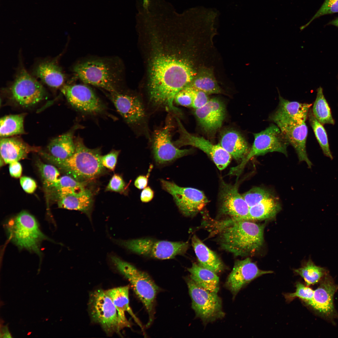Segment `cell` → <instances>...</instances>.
Returning <instances> with one entry per match:
<instances>
[{
  "label": "cell",
  "instance_id": "1",
  "mask_svg": "<svg viewBox=\"0 0 338 338\" xmlns=\"http://www.w3.org/2000/svg\"><path fill=\"white\" fill-rule=\"evenodd\" d=\"M187 61L171 56L155 57L151 67L148 103L155 111L164 110L175 116L182 114L174 105L176 95L188 85L196 74Z\"/></svg>",
  "mask_w": 338,
  "mask_h": 338
},
{
  "label": "cell",
  "instance_id": "2",
  "mask_svg": "<svg viewBox=\"0 0 338 338\" xmlns=\"http://www.w3.org/2000/svg\"><path fill=\"white\" fill-rule=\"evenodd\" d=\"M74 142L75 152L67 159H58L46 153L42 152V155L66 175L79 182L86 183L97 177L105 171L101 161L100 150V148L87 147L79 137L77 138Z\"/></svg>",
  "mask_w": 338,
  "mask_h": 338
},
{
  "label": "cell",
  "instance_id": "3",
  "mask_svg": "<svg viewBox=\"0 0 338 338\" xmlns=\"http://www.w3.org/2000/svg\"><path fill=\"white\" fill-rule=\"evenodd\" d=\"M264 227L249 220L234 222L218 232L219 243L223 249L234 255L245 256L263 245Z\"/></svg>",
  "mask_w": 338,
  "mask_h": 338
},
{
  "label": "cell",
  "instance_id": "4",
  "mask_svg": "<svg viewBox=\"0 0 338 338\" xmlns=\"http://www.w3.org/2000/svg\"><path fill=\"white\" fill-rule=\"evenodd\" d=\"M76 76L85 84L116 92L121 80L120 63L115 58H95L80 61L74 66Z\"/></svg>",
  "mask_w": 338,
  "mask_h": 338
},
{
  "label": "cell",
  "instance_id": "5",
  "mask_svg": "<svg viewBox=\"0 0 338 338\" xmlns=\"http://www.w3.org/2000/svg\"><path fill=\"white\" fill-rule=\"evenodd\" d=\"M108 262L116 270L129 281L135 293L145 306L149 315L147 326L154 318V306L159 288L150 276L115 253L107 256Z\"/></svg>",
  "mask_w": 338,
  "mask_h": 338
},
{
  "label": "cell",
  "instance_id": "6",
  "mask_svg": "<svg viewBox=\"0 0 338 338\" xmlns=\"http://www.w3.org/2000/svg\"><path fill=\"white\" fill-rule=\"evenodd\" d=\"M111 239L116 244L132 253L162 260L184 255L189 247L188 242H172L149 238L127 240Z\"/></svg>",
  "mask_w": 338,
  "mask_h": 338
},
{
  "label": "cell",
  "instance_id": "7",
  "mask_svg": "<svg viewBox=\"0 0 338 338\" xmlns=\"http://www.w3.org/2000/svg\"><path fill=\"white\" fill-rule=\"evenodd\" d=\"M7 230L9 238L19 248L39 255L40 243L48 239L40 230L35 218L25 211L9 220Z\"/></svg>",
  "mask_w": 338,
  "mask_h": 338
},
{
  "label": "cell",
  "instance_id": "8",
  "mask_svg": "<svg viewBox=\"0 0 338 338\" xmlns=\"http://www.w3.org/2000/svg\"><path fill=\"white\" fill-rule=\"evenodd\" d=\"M253 136L254 141L248 155L239 164L231 168L229 174L239 176L249 160L255 156L273 152L287 156V149L289 143L276 125L271 124L265 130L254 133Z\"/></svg>",
  "mask_w": 338,
  "mask_h": 338
},
{
  "label": "cell",
  "instance_id": "9",
  "mask_svg": "<svg viewBox=\"0 0 338 338\" xmlns=\"http://www.w3.org/2000/svg\"><path fill=\"white\" fill-rule=\"evenodd\" d=\"M186 280L192 300V308L196 316L204 324L212 322L224 316L222 301L217 293L199 286L190 277Z\"/></svg>",
  "mask_w": 338,
  "mask_h": 338
},
{
  "label": "cell",
  "instance_id": "10",
  "mask_svg": "<svg viewBox=\"0 0 338 338\" xmlns=\"http://www.w3.org/2000/svg\"><path fill=\"white\" fill-rule=\"evenodd\" d=\"M88 306L92 321L100 325L108 335L120 333L117 310L105 290L98 289L90 293Z\"/></svg>",
  "mask_w": 338,
  "mask_h": 338
},
{
  "label": "cell",
  "instance_id": "11",
  "mask_svg": "<svg viewBox=\"0 0 338 338\" xmlns=\"http://www.w3.org/2000/svg\"><path fill=\"white\" fill-rule=\"evenodd\" d=\"M269 118L279 127L289 144L294 148L299 161L305 162L308 167L311 168L313 164L308 156L306 150L308 132L306 120L294 119L276 111Z\"/></svg>",
  "mask_w": 338,
  "mask_h": 338
},
{
  "label": "cell",
  "instance_id": "12",
  "mask_svg": "<svg viewBox=\"0 0 338 338\" xmlns=\"http://www.w3.org/2000/svg\"><path fill=\"white\" fill-rule=\"evenodd\" d=\"M160 182L163 189L172 196L179 210L186 217L195 216L208 202L204 193L198 189L180 187L173 182L163 179Z\"/></svg>",
  "mask_w": 338,
  "mask_h": 338
},
{
  "label": "cell",
  "instance_id": "13",
  "mask_svg": "<svg viewBox=\"0 0 338 338\" xmlns=\"http://www.w3.org/2000/svg\"><path fill=\"white\" fill-rule=\"evenodd\" d=\"M110 93V99L125 121L138 130L147 131V115L143 100L136 95L119 90Z\"/></svg>",
  "mask_w": 338,
  "mask_h": 338
},
{
  "label": "cell",
  "instance_id": "14",
  "mask_svg": "<svg viewBox=\"0 0 338 338\" xmlns=\"http://www.w3.org/2000/svg\"><path fill=\"white\" fill-rule=\"evenodd\" d=\"M172 119L168 118L165 125L155 130L151 138V148L156 163L162 165L190 154L191 149H180L172 141L173 128Z\"/></svg>",
  "mask_w": 338,
  "mask_h": 338
},
{
  "label": "cell",
  "instance_id": "15",
  "mask_svg": "<svg viewBox=\"0 0 338 338\" xmlns=\"http://www.w3.org/2000/svg\"><path fill=\"white\" fill-rule=\"evenodd\" d=\"M179 134V138L173 143L177 147L190 145L197 147L207 154L220 170L226 168L229 164L231 156L220 144H214L201 136L189 132L185 128L180 119L175 116Z\"/></svg>",
  "mask_w": 338,
  "mask_h": 338
},
{
  "label": "cell",
  "instance_id": "16",
  "mask_svg": "<svg viewBox=\"0 0 338 338\" xmlns=\"http://www.w3.org/2000/svg\"><path fill=\"white\" fill-rule=\"evenodd\" d=\"M11 91L13 100L20 105L26 107L40 101L46 94L41 84L25 69H22L17 75Z\"/></svg>",
  "mask_w": 338,
  "mask_h": 338
},
{
  "label": "cell",
  "instance_id": "17",
  "mask_svg": "<svg viewBox=\"0 0 338 338\" xmlns=\"http://www.w3.org/2000/svg\"><path fill=\"white\" fill-rule=\"evenodd\" d=\"M219 212L234 222L248 220L249 207L238 191V185L222 182L219 193Z\"/></svg>",
  "mask_w": 338,
  "mask_h": 338
},
{
  "label": "cell",
  "instance_id": "18",
  "mask_svg": "<svg viewBox=\"0 0 338 338\" xmlns=\"http://www.w3.org/2000/svg\"><path fill=\"white\" fill-rule=\"evenodd\" d=\"M61 91L74 108L90 114L102 113L105 106L99 98L90 87L84 84L65 85Z\"/></svg>",
  "mask_w": 338,
  "mask_h": 338
},
{
  "label": "cell",
  "instance_id": "19",
  "mask_svg": "<svg viewBox=\"0 0 338 338\" xmlns=\"http://www.w3.org/2000/svg\"><path fill=\"white\" fill-rule=\"evenodd\" d=\"M271 271L260 269L249 258L236 261L226 282L225 285L234 298L246 285L263 275L272 273Z\"/></svg>",
  "mask_w": 338,
  "mask_h": 338
},
{
  "label": "cell",
  "instance_id": "20",
  "mask_svg": "<svg viewBox=\"0 0 338 338\" xmlns=\"http://www.w3.org/2000/svg\"><path fill=\"white\" fill-rule=\"evenodd\" d=\"M194 114L204 132L213 136L222 126L225 115V106L219 99L212 98L203 106L194 109Z\"/></svg>",
  "mask_w": 338,
  "mask_h": 338
},
{
  "label": "cell",
  "instance_id": "21",
  "mask_svg": "<svg viewBox=\"0 0 338 338\" xmlns=\"http://www.w3.org/2000/svg\"><path fill=\"white\" fill-rule=\"evenodd\" d=\"M338 289V286L327 274L314 290L313 299L308 305L323 316H332L335 312L333 296Z\"/></svg>",
  "mask_w": 338,
  "mask_h": 338
},
{
  "label": "cell",
  "instance_id": "22",
  "mask_svg": "<svg viewBox=\"0 0 338 338\" xmlns=\"http://www.w3.org/2000/svg\"><path fill=\"white\" fill-rule=\"evenodd\" d=\"M57 199L59 207L80 211L87 216L92 223L93 200L90 190L85 188L61 194Z\"/></svg>",
  "mask_w": 338,
  "mask_h": 338
},
{
  "label": "cell",
  "instance_id": "23",
  "mask_svg": "<svg viewBox=\"0 0 338 338\" xmlns=\"http://www.w3.org/2000/svg\"><path fill=\"white\" fill-rule=\"evenodd\" d=\"M128 285L120 286L105 290L106 294L110 298L117 310L119 329L120 331L125 327H130L131 324L125 317L126 312L133 318L142 328V325L133 313L129 305Z\"/></svg>",
  "mask_w": 338,
  "mask_h": 338
},
{
  "label": "cell",
  "instance_id": "24",
  "mask_svg": "<svg viewBox=\"0 0 338 338\" xmlns=\"http://www.w3.org/2000/svg\"><path fill=\"white\" fill-rule=\"evenodd\" d=\"M219 144L236 160L240 162L248 155L250 148L244 137L239 131L229 129L221 133Z\"/></svg>",
  "mask_w": 338,
  "mask_h": 338
},
{
  "label": "cell",
  "instance_id": "25",
  "mask_svg": "<svg viewBox=\"0 0 338 338\" xmlns=\"http://www.w3.org/2000/svg\"><path fill=\"white\" fill-rule=\"evenodd\" d=\"M35 148L18 138H1L0 140L1 158L6 164L25 158Z\"/></svg>",
  "mask_w": 338,
  "mask_h": 338
},
{
  "label": "cell",
  "instance_id": "26",
  "mask_svg": "<svg viewBox=\"0 0 338 338\" xmlns=\"http://www.w3.org/2000/svg\"><path fill=\"white\" fill-rule=\"evenodd\" d=\"M192 244L200 266L217 274L223 270L224 265L218 255L196 235L192 238Z\"/></svg>",
  "mask_w": 338,
  "mask_h": 338
},
{
  "label": "cell",
  "instance_id": "27",
  "mask_svg": "<svg viewBox=\"0 0 338 338\" xmlns=\"http://www.w3.org/2000/svg\"><path fill=\"white\" fill-rule=\"evenodd\" d=\"M74 131L59 136L52 140L47 148L49 155L59 160H65L74 153L75 145L73 139Z\"/></svg>",
  "mask_w": 338,
  "mask_h": 338
},
{
  "label": "cell",
  "instance_id": "28",
  "mask_svg": "<svg viewBox=\"0 0 338 338\" xmlns=\"http://www.w3.org/2000/svg\"><path fill=\"white\" fill-rule=\"evenodd\" d=\"M190 278L198 285L211 292L218 293L219 290V278L215 273L193 263L187 269Z\"/></svg>",
  "mask_w": 338,
  "mask_h": 338
},
{
  "label": "cell",
  "instance_id": "29",
  "mask_svg": "<svg viewBox=\"0 0 338 338\" xmlns=\"http://www.w3.org/2000/svg\"><path fill=\"white\" fill-rule=\"evenodd\" d=\"M36 75L49 87L58 88L63 86L65 76L61 68L53 61L43 62L36 67Z\"/></svg>",
  "mask_w": 338,
  "mask_h": 338
},
{
  "label": "cell",
  "instance_id": "30",
  "mask_svg": "<svg viewBox=\"0 0 338 338\" xmlns=\"http://www.w3.org/2000/svg\"><path fill=\"white\" fill-rule=\"evenodd\" d=\"M187 86L202 91L207 95L222 92L212 71L206 68L200 69Z\"/></svg>",
  "mask_w": 338,
  "mask_h": 338
},
{
  "label": "cell",
  "instance_id": "31",
  "mask_svg": "<svg viewBox=\"0 0 338 338\" xmlns=\"http://www.w3.org/2000/svg\"><path fill=\"white\" fill-rule=\"evenodd\" d=\"M280 208L279 203L273 196L249 207L248 220H263L273 218Z\"/></svg>",
  "mask_w": 338,
  "mask_h": 338
},
{
  "label": "cell",
  "instance_id": "32",
  "mask_svg": "<svg viewBox=\"0 0 338 338\" xmlns=\"http://www.w3.org/2000/svg\"><path fill=\"white\" fill-rule=\"evenodd\" d=\"M279 102L276 111L292 118L306 120L311 104L287 100L279 95Z\"/></svg>",
  "mask_w": 338,
  "mask_h": 338
},
{
  "label": "cell",
  "instance_id": "33",
  "mask_svg": "<svg viewBox=\"0 0 338 338\" xmlns=\"http://www.w3.org/2000/svg\"><path fill=\"white\" fill-rule=\"evenodd\" d=\"M312 113L317 120L322 125H334V120L331 114L330 107L324 96L323 89L319 87L316 97L313 105Z\"/></svg>",
  "mask_w": 338,
  "mask_h": 338
},
{
  "label": "cell",
  "instance_id": "34",
  "mask_svg": "<svg viewBox=\"0 0 338 338\" xmlns=\"http://www.w3.org/2000/svg\"><path fill=\"white\" fill-rule=\"evenodd\" d=\"M24 115H9L0 119V135L2 138L20 134L24 133Z\"/></svg>",
  "mask_w": 338,
  "mask_h": 338
},
{
  "label": "cell",
  "instance_id": "35",
  "mask_svg": "<svg viewBox=\"0 0 338 338\" xmlns=\"http://www.w3.org/2000/svg\"><path fill=\"white\" fill-rule=\"evenodd\" d=\"M294 271L304 279L307 286L317 283L328 274L325 268L316 265L311 259Z\"/></svg>",
  "mask_w": 338,
  "mask_h": 338
},
{
  "label": "cell",
  "instance_id": "36",
  "mask_svg": "<svg viewBox=\"0 0 338 338\" xmlns=\"http://www.w3.org/2000/svg\"><path fill=\"white\" fill-rule=\"evenodd\" d=\"M309 123L324 155L332 160L333 157L330 150L326 132L322 124L313 115L311 109L308 115Z\"/></svg>",
  "mask_w": 338,
  "mask_h": 338
},
{
  "label": "cell",
  "instance_id": "37",
  "mask_svg": "<svg viewBox=\"0 0 338 338\" xmlns=\"http://www.w3.org/2000/svg\"><path fill=\"white\" fill-rule=\"evenodd\" d=\"M36 163L44 186L47 191L50 192L58 182L60 172L53 165L44 163L40 160H37Z\"/></svg>",
  "mask_w": 338,
  "mask_h": 338
},
{
  "label": "cell",
  "instance_id": "38",
  "mask_svg": "<svg viewBox=\"0 0 338 338\" xmlns=\"http://www.w3.org/2000/svg\"><path fill=\"white\" fill-rule=\"evenodd\" d=\"M86 183L79 182L70 176L59 177L55 187L50 192L56 198L60 195L86 188Z\"/></svg>",
  "mask_w": 338,
  "mask_h": 338
},
{
  "label": "cell",
  "instance_id": "39",
  "mask_svg": "<svg viewBox=\"0 0 338 338\" xmlns=\"http://www.w3.org/2000/svg\"><path fill=\"white\" fill-rule=\"evenodd\" d=\"M242 195L249 207L273 196L268 190L259 187L253 188Z\"/></svg>",
  "mask_w": 338,
  "mask_h": 338
},
{
  "label": "cell",
  "instance_id": "40",
  "mask_svg": "<svg viewBox=\"0 0 338 338\" xmlns=\"http://www.w3.org/2000/svg\"><path fill=\"white\" fill-rule=\"evenodd\" d=\"M296 288L295 292L287 294L286 298L288 300H291L299 298L308 305L313 299L314 290L299 282L296 283Z\"/></svg>",
  "mask_w": 338,
  "mask_h": 338
},
{
  "label": "cell",
  "instance_id": "41",
  "mask_svg": "<svg viewBox=\"0 0 338 338\" xmlns=\"http://www.w3.org/2000/svg\"><path fill=\"white\" fill-rule=\"evenodd\" d=\"M338 13V0H325L323 3L310 20L300 29H304L313 20L322 16Z\"/></svg>",
  "mask_w": 338,
  "mask_h": 338
},
{
  "label": "cell",
  "instance_id": "42",
  "mask_svg": "<svg viewBox=\"0 0 338 338\" xmlns=\"http://www.w3.org/2000/svg\"><path fill=\"white\" fill-rule=\"evenodd\" d=\"M127 187L122 176L115 174L110 180L105 190L125 194Z\"/></svg>",
  "mask_w": 338,
  "mask_h": 338
},
{
  "label": "cell",
  "instance_id": "43",
  "mask_svg": "<svg viewBox=\"0 0 338 338\" xmlns=\"http://www.w3.org/2000/svg\"><path fill=\"white\" fill-rule=\"evenodd\" d=\"M174 102L178 105L192 107L193 96L191 88L186 86L179 91L175 97Z\"/></svg>",
  "mask_w": 338,
  "mask_h": 338
},
{
  "label": "cell",
  "instance_id": "44",
  "mask_svg": "<svg viewBox=\"0 0 338 338\" xmlns=\"http://www.w3.org/2000/svg\"><path fill=\"white\" fill-rule=\"evenodd\" d=\"M120 151L113 150L104 156H101V160L103 166L109 170L114 171L115 168Z\"/></svg>",
  "mask_w": 338,
  "mask_h": 338
},
{
  "label": "cell",
  "instance_id": "45",
  "mask_svg": "<svg viewBox=\"0 0 338 338\" xmlns=\"http://www.w3.org/2000/svg\"><path fill=\"white\" fill-rule=\"evenodd\" d=\"M189 87L191 88L193 96L192 107L194 109L198 108L203 106L208 102L210 99L207 94L202 91Z\"/></svg>",
  "mask_w": 338,
  "mask_h": 338
},
{
  "label": "cell",
  "instance_id": "46",
  "mask_svg": "<svg viewBox=\"0 0 338 338\" xmlns=\"http://www.w3.org/2000/svg\"><path fill=\"white\" fill-rule=\"evenodd\" d=\"M20 183L23 189L28 193H33L37 188L35 181L31 177L23 176L20 177Z\"/></svg>",
  "mask_w": 338,
  "mask_h": 338
},
{
  "label": "cell",
  "instance_id": "47",
  "mask_svg": "<svg viewBox=\"0 0 338 338\" xmlns=\"http://www.w3.org/2000/svg\"><path fill=\"white\" fill-rule=\"evenodd\" d=\"M9 164V169L10 175L14 178L20 177L22 173V168L18 161H13Z\"/></svg>",
  "mask_w": 338,
  "mask_h": 338
},
{
  "label": "cell",
  "instance_id": "48",
  "mask_svg": "<svg viewBox=\"0 0 338 338\" xmlns=\"http://www.w3.org/2000/svg\"><path fill=\"white\" fill-rule=\"evenodd\" d=\"M154 196V192L149 187L145 188L141 192V200L143 202H148L151 201Z\"/></svg>",
  "mask_w": 338,
  "mask_h": 338
},
{
  "label": "cell",
  "instance_id": "49",
  "mask_svg": "<svg viewBox=\"0 0 338 338\" xmlns=\"http://www.w3.org/2000/svg\"><path fill=\"white\" fill-rule=\"evenodd\" d=\"M150 172L146 175H139L136 179L134 182V185L138 189H143L146 187L148 181Z\"/></svg>",
  "mask_w": 338,
  "mask_h": 338
},
{
  "label": "cell",
  "instance_id": "50",
  "mask_svg": "<svg viewBox=\"0 0 338 338\" xmlns=\"http://www.w3.org/2000/svg\"><path fill=\"white\" fill-rule=\"evenodd\" d=\"M328 24L338 27V17L329 22Z\"/></svg>",
  "mask_w": 338,
  "mask_h": 338
}]
</instances>
